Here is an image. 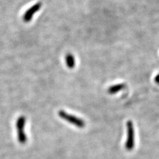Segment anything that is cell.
<instances>
[{
	"instance_id": "cell-5",
	"label": "cell",
	"mask_w": 159,
	"mask_h": 159,
	"mask_svg": "<svg viewBox=\"0 0 159 159\" xmlns=\"http://www.w3.org/2000/svg\"><path fill=\"white\" fill-rule=\"evenodd\" d=\"M125 87V85L124 84H116L115 86H113L110 87L108 89V93L109 94H114L119 92L121 89H123Z\"/></svg>"
},
{
	"instance_id": "cell-4",
	"label": "cell",
	"mask_w": 159,
	"mask_h": 159,
	"mask_svg": "<svg viewBox=\"0 0 159 159\" xmlns=\"http://www.w3.org/2000/svg\"><path fill=\"white\" fill-rule=\"evenodd\" d=\"M40 7H41V5L40 4L34 5V6H33L32 8L30 9L27 11V13H26V14L25 15V20L27 21H29V20L32 18L33 15L37 11H38Z\"/></svg>"
},
{
	"instance_id": "cell-7",
	"label": "cell",
	"mask_w": 159,
	"mask_h": 159,
	"mask_svg": "<svg viewBox=\"0 0 159 159\" xmlns=\"http://www.w3.org/2000/svg\"><path fill=\"white\" fill-rule=\"evenodd\" d=\"M155 82H156L158 84H159V75H158V76L156 77V78H155Z\"/></svg>"
},
{
	"instance_id": "cell-2",
	"label": "cell",
	"mask_w": 159,
	"mask_h": 159,
	"mask_svg": "<svg viewBox=\"0 0 159 159\" xmlns=\"http://www.w3.org/2000/svg\"><path fill=\"white\" fill-rule=\"evenodd\" d=\"M26 119L25 116H20L16 122V129L17 131L18 141L21 145H25L27 142V136L25 133V125Z\"/></svg>"
},
{
	"instance_id": "cell-3",
	"label": "cell",
	"mask_w": 159,
	"mask_h": 159,
	"mask_svg": "<svg viewBox=\"0 0 159 159\" xmlns=\"http://www.w3.org/2000/svg\"><path fill=\"white\" fill-rule=\"evenodd\" d=\"M135 147V129L133 123L129 120L127 122V140L125 148L127 151H132Z\"/></svg>"
},
{
	"instance_id": "cell-6",
	"label": "cell",
	"mask_w": 159,
	"mask_h": 159,
	"mask_svg": "<svg viewBox=\"0 0 159 159\" xmlns=\"http://www.w3.org/2000/svg\"><path fill=\"white\" fill-rule=\"evenodd\" d=\"M66 61L67 66L69 68H72L74 66H75V60H74V57L71 55V54H68V55L66 57Z\"/></svg>"
},
{
	"instance_id": "cell-1",
	"label": "cell",
	"mask_w": 159,
	"mask_h": 159,
	"mask_svg": "<svg viewBox=\"0 0 159 159\" xmlns=\"http://www.w3.org/2000/svg\"><path fill=\"white\" fill-rule=\"evenodd\" d=\"M59 117L61 119L65 120L68 123L72 124L73 125H75L78 128L82 129L86 126V123L84 122L83 119L77 117L75 116H73L72 114L66 113L65 111L60 110L58 113Z\"/></svg>"
}]
</instances>
